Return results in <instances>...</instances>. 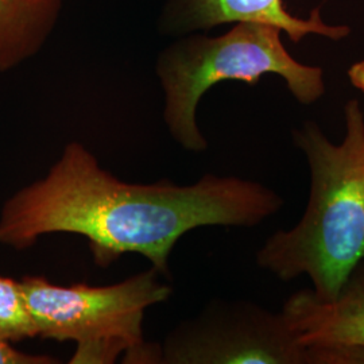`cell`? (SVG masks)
<instances>
[{
  "label": "cell",
  "instance_id": "obj_8",
  "mask_svg": "<svg viewBox=\"0 0 364 364\" xmlns=\"http://www.w3.org/2000/svg\"><path fill=\"white\" fill-rule=\"evenodd\" d=\"M64 0H0V72L37 55L57 26Z\"/></svg>",
  "mask_w": 364,
  "mask_h": 364
},
{
  "label": "cell",
  "instance_id": "obj_3",
  "mask_svg": "<svg viewBox=\"0 0 364 364\" xmlns=\"http://www.w3.org/2000/svg\"><path fill=\"white\" fill-rule=\"evenodd\" d=\"M281 28L239 22L220 37L189 36L158 54L156 72L164 92V120L176 144L200 154L208 141L197 124L203 96L221 81L257 85L264 75L284 78L302 105H312L326 92L321 68L297 63L282 45Z\"/></svg>",
  "mask_w": 364,
  "mask_h": 364
},
{
  "label": "cell",
  "instance_id": "obj_2",
  "mask_svg": "<svg viewBox=\"0 0 364 364\" xmlns=\"http://www.w3.org/2000/svg\"><path fill=\"white\" fill-rule=\"evenodd\" d=\"M346 136L332 144L306 122L293 131L305 156L311 191L301 220L274 232L257 264L281 281L306 275L317 299L333 301L364 262V114L358 100L344 108Z\"/></svg>",
  "mask_w": 364,
  "mask_h": 364
},
{
  "label": "cell",
  "instance_id": "obj_5",
  "mask_svg": "<svg viewBox=\"0 0 364 364\" xmlns=\"http://www.w3.org/2000/svg\"><path fill=\"white\" fill-rule=\"evenodd\" d=\"M158 364H317L293 336L284 313L250 301L215 299L174 326Z\"/></svg>",
  "mask_w": 364,
  "mask_h": 364
},
{
  "label": "cell",
  "instance_id": "obj_4",
  "mask_svg": "<svg viewBox=\"0 0 364 364\" xmlns=\"http://www.w3.org/2000/svg\"><path fill=\"white\" fill-rule=\"evenodd\" d=\"M161 277L150 267L114 285L61 287L27 275L21 287L39 338L77 344L69 363H114L126 352V363L149 364L158 363V347L144 343V313L173 293Z\"/></svg>",
  "mask_w": 364,
  "mask_h": 364
},
{
  "label": "cell",
  "instance_id": "obj_10",
  "mask_svg": "<svg viewBox=\"0 0 364 364\" xmlns=\"http://www.w3.org/2000/svg\"><path fill=\"white\" fill-rule=\"evenodd\" d=\"M58 358L49 355H33L18 351L13 344L0 340V364H58Z\"/></svg>",
  "mask_w": 364,
  "mask_h": 364
},
{
  "label": "cell",
  "instance_id": "obj_11",
  "mask_svg": "<svg viewBox=\"0 0 364 364\" xmlns=\"http://www.w3.org/2000/svg\"><path fill=\"white\" fill-rule=\"evenodd\" d=\"M348 77L351 80L352 85L364 93V61L356 63L350 68Z\"/></svg>",
  "mask_w": 364,
  "mask_h": 364
},
{
  "label": "cell",
  "instance_id": "obj_6",
  "mask_svg": "<svg viewBox=\"0 0 364 364\" xmlns=\"http://www.w3.org/2000/svg\"><path fill=\"white\" fill-rule=\"evenodd\" d=\"M284 313L293 336L317 353L318 364H364V262L333 301L312 290L290 296Z\"/></svg>",
  "mask_w": 364,
  "mask_h": 364
},
{
  "label": "cell",
  "instance_id": "obj_7",
  "mask_svg": "<svg viewBox=\"0 0 364 364\" xmlns=\"http://www.w3.org/2000/svg\"><path fill=\"white\" fill-rule=\"evenodd\" d=\"M231 22H257L285 30L297 43L306 34H320L328 38L346 37L347 27L328 26L318 9L309 19H299L287 13L282 0H166L159 18L162 34L183 36Z\"/></svg>",
  "mask_w": 364,
  "mask_h": 364
},
{
  "label": "cell",
  "instance_id": "obj_1",
  "mask_svg": "<svg viewBox=\"0 0 364 364\" xmlns=\"http://www.w3.org/2000/svg\"><path fill=\"white\" fill-rule=\"evenodd\" d=\"M284 204L267 185L236 176L209 173L192 185L120 181L84 144L69 142L45 177L4 203L0 245L22 251L43 235H81L99 267L141 254L168 279L183 235L213 225L252 228Z\"/></svg>",
  "mask_w": 364,
  "mask_h": 364
},
{
  "label": "cell",
  "instance_id": "obj_9",
  "mask_svg": "<svg viewBox=\"0 0 364 364\" xmlns=\"http://www.w3.org/2000/svg\"><path fill=\"white\" fill-rule=\"evenodd\" d=\"M37 336L21 281L0 275V340L13 344Z\"/></svg>",
  "mask_w": 364,
  "mask_h": 364
}]
</instances>
